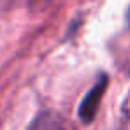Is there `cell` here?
<instances>
[{
	"label": "cell",
	"instance_id": "1",
	"mask_svg": "<svg viewBox=\"0 0 130 130\" xmlns=\"http://www.w3.org/2000/svg\"><path fill=\"white\" fill-rule=\"evenodd\" d=\"M109 86V78L107 75H102V78L93 86V89L84 96L82 103H80V109H78V116L84 123H91L98 112V105L105 94V89Z\"/></svg>",
	"mask_w": 130,
	"mask_h": 130
},
{
	"label": "cell",
	"instance_id": "2",
	"mask_svg": "<svg viewBox=\"0 0 130 130\" xmlns=\"http://www.w3.org/2000/svg\"><path fill=\"white\" fill-rule=\"evenodd\" d=\"M29 130H64V126H62V119L57 112L45 110L30 123Z\"/></svg>",
	"mask_w": 130,
	"mask_h": 130
},
{
	"label": "cell",
	"instance_id": "3",
	"mask_svg": "<svg viewBox=\"0 0 130 130\" xmlns=\"http://www.w3.org/2000/svg\"><path fill=\"white\" fill-rule=\"evenodd\" d=\"M52 2H54V0H29V6L32 9H43L48 4H52Z\"/></svg>",
	"mask_w": 130,
	"mask_h": 130
},
{
	"label": "cell",
	"instance_id": "4",
	"mask_svg": "<svg viewBox=\"0 0 130 130\" xmlns=\"http://www.w3.org/2000/svg\"><path fill=\"white\" fill-rule=\"evenodd\" d=\"M126 20H128V25H130V9H128V13H126Z\"/></svg>",
	"mask_w": 130,
	"mask_h": 130
}]
</instances>
